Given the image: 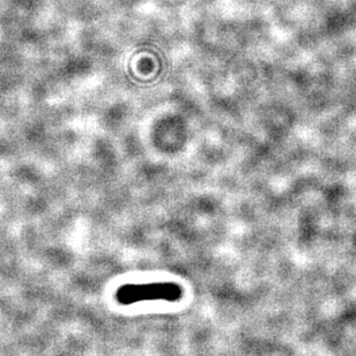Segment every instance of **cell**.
Segmentation results:
<instances>
[{"instance_id":"cell-1","label":"cell","mask_w":356,"mask_h":356,"mask_svg":"<svg viewBox=\"0 0 356 356\" xmlns=\"http://www.w3.org/2000/svg\"><path fill=\"white\" fill-rule=\"evenodd\" d=\"M181 286L174 282L158 284H125L117 291V301L122 305H134L145 301H179L181 298Z\"/></svg>"}]
</instances>
